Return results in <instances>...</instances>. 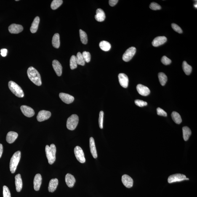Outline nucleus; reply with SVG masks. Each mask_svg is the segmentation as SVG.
I'll return each mask as SVG.
<instances>
[{
	"mask_svg": "<svg viewBox=\"0 0 197 197\" xmlns=\"http://www.w3.org/2000/svg\"><path fill=\"white\" fill-rule=\"evenodd\" d=\"M122 181L123 185L127 188L132 187L133 185V180L127 174L123 175L122 178Z\"/></svg>",
	"mask_w": 197,
	"mask_h": 197,
	"instance_id": "nucleus-11",
	"label": "nucleus"
},
{
	"mask_svg": "<svg viewBox=\"0 0 197 197\" xmlns=\"http://www.w3.org/2000/svg\"><path fill=\"white\" fill-rule=\"evenodd\" d=\"M171 116L174 122L177 124H180L182 122V119L180 114L177 112L174 111L172 112Z\"/></svg>",
	"mask_w": 197,
	"mask_h": 197,
	"instance_id": "nucleus-30",
	"label": "nucleus"
},
{
	"mask_svg": "<svg viewBox=\"0 0 197 197\" xmlns=\"http://www.w3.org/2000/svg\"><path fill=\"white\" fill-rule=\"evenodd\" d=\"M118 79L120 85L123 87L126 88L129 84V78L126 74L121 73L118 75Z\"/></svg>",
	"mask_w": 197,
	"mask_h": 197,
	"instance_id": "nucleus-13",
	"label": "nucleus"
},
{
	"mask_svg": "<svg viewBox=\"0 0 197 197\" xmlns=\"http://www.w3.org/2000/svg\"><path fill=\"white\" fill-rule=\"evenodd\" d=\"M59 97L62 101L67 104L73 103L74 100V97L73 96L64 93H60L59 94Z\"/></svg>",
	"mask_w": 197,
	"mask_h": 197,
	"instance_id": "nucleus-12",
	"label": "nucleus"
},
{
	"mask_svg": "<svg viewBox=\"0 0 197 197\" xmlns=\"http://www.w3.org/2000/svg\"><path fill=\"white\" fill-rule=\"evenodd\" d=\"M194 6L195 7V8H196V9H197V4H195L194 5Z\"/></svg>",
	"mask_w": 197,
	"mask_h": 197,
	"instance_id": "nucleus-47",
	"label": "nucleus"
},
{
	"mask_svg": "<svg viewBox=\"0 0 197 197\" xmlns=\"http://www.w3.org/2000/svg\"><path fill=\"white\" fill-rule=\"evenodd\" d=\"M167 41V38L165 36L157 37L153 40L152 42V44L153 46L157 47L162 45Z\"/></svg>",
	"mask_w": 197,
	"mask_h": 197,
	"instance_id": "nucleus-16",
	"label": "nucleus"
},
{
	"mask_svg": "<svg viewBox=\"0 0 197 197\" xmlns=\"http://www.w3.org/2000/svg\"><path fill=\"white\" fill-rule=\"evenodd\" d=\"M9 89L13 94L18 97L22 98L24 96L23 91L21 88L14 81H10L8 83Z\"/></svg>",
	"mask_w": 197,
	"mask_h": 197,
	"instance_id": "nucleus-4",
	"label": "nucleus"
},
{
	"mask_svg": "<svg viewBox=\"0 0 197 197\" xmlns=\"http://www.w3.org/2000/svg\"><path fill=\"white\" fill-rule=\"evenodd\" d=\"M3 152V146L2 144H0V158L2 156Z\"/></svg>",
	"mask_w": 197,
	"mask_h": 197,
	"instance_id": "nucleus-46",
	"label": "nucleus"
},
{
	"mask_svg": "<svg viewBox=\"0 0 197 197\" xmlns=\"http://www.w3.org/2000/svg\"><path fill=\"white\" fill-rule=\"evenodd\" d=\"M104 112L103 111H101L99 113V127L101 129L103 128V122Z\"/></svg>",
	"mask_w": 197,
	"mask_h": 197,
	"instance_id": "nucleus-36",
	"label": "nucleus"
},
{
	"mask_svg": "<svg viewBox=\"0 0 197 197\" xmlns=\"http://www.w3.org/2000/svg\"><path fill=\"white\" fill-rule=\"evenodd\" d=\"M65 180L67 185L70 188H72L74 186L75 182H76V180H75L74 176L70 174H66L65 176Z\"/></svg>",
	"mask_w": 197,
	"mask_h": 197,
	"instance_id": "nucleus-19",
	"label": "nucleus"
},
{
	"mask_svg": "<svg viewBox=\"0 0 197 197\" xmlns=\"http://www.w3.org/2000/svg\"><path fill=\"white\" fill-rule=\"evenodd\" d=\"M137 89L139 94L144 96L148 95L150 92L149 89L148 87L141 84L138 85Z\"/></svg>",
	"mask_w": 197,
	"mask_h": 197,
	"instance_id": "nucleus-14",
	"label": "nucleus"
},
{
	"mask_svg": "<svg viewBox=\"0 0 197 197\" xmlns=\"http://www.w3.org/2000/svg\"><path fill=\"white\" fill-rule=\"evenodd\" d=\"M171 26H172V27L173 29H174L175 31L180 34L182 33V29H181L180 27L178 25L176 24L175 23H172Z\"/></svg>",
	"mask_w": 197,
	"mask_h": 197,
	"instance_id": "nucleus-42",
	"label": "nucleus"
},
{
	"mask_svg": "<svg viewBox=\"0 0 197 197\" xmlns=\"http://www.w3.org/2000/svg\"><path fill=\"white\" fill-rule=\"evenodd\" d=\"M182 130L184 140L185 141H188L191 134V130L187 126L182 127Z\"/></svg>",
	"mask_w": 197,
	"mask_h": 197,
	"instance_id": "nucleus-28",
	"label": "nucleus"
},
{
	"mask_svg": "<svg viewBox=\"0 0 197 197\" xmlns=\"http://www.w3.org/2000/svg\"><path fill=\"white\" fill-rule=\"evenodd\" d=\"M157 114L160 116H167V113L162 109L158 107L157 109Z\"/></svg>",
	"mask_w": 197,
	"mask_h": 197,
	"instance_id": "nucleus-43",
	"label": "nucleus"
},
{
	"mask_svg": "<svg viewBox=\"0 0 197 197\" xmlns=\"http://www.w3.org/2000/svg\"><path fill=\"white\" fill-rule=\"evenodd\" d=\"M51 116L50 112L46 110H41L38 113L37 119L38 121L41 122L49 119Z\"/></svg>",
	"mask_w": 197,
	"mask_h": 197,
	"instance_id": "nucleus-9",
	"label": "nucleus"
},
{
	"mask_svg": "<svg viewBox=\"0 0 197 197\" xmlns=\"http://www.w3.org/2000/svg\"><path fill=\"white\" fill-rule=\"evenodd\" d=\"M15 184L17 192H20L22 190L23 184H22L21 177L20 174H17L15 176Z\"/></svg>",
	"mask_w": 197,
	"mask_h": 197,
	"instance_id": "nucleus-24",
	"label": "nucleus"
},
{
	"mask_svg": "<svg viewBox=\"0 0 197 197\" xmlns=\"http://www.w3.org/2000/svg\"><path fill=\"white\" fill-rule=\"evenodd\" d=\"M60 35L58 33H56L52 38V45L54 48L58 49L60 47Z\"/></svg>",
	"mask_w": 197,
	"mask_h": 197,
	"instance_id": "nucleus-26",
	"label": "nucleus"
},
{
	"mask_svg": "<svg viewBox=\"0 0 197 197\" xmlns=\"http://www.w3.org/2000/svg\"><path fill=\"white\" fill-rule=\"evenodd\" d=\"M1 55L2 56L4 57L7 56V50L6 49H2L1 50Z\"/></svg>",
	"mask_w": 197,
	"mask_h": 197,
	"instance_id": "nucleus-44",
	"label": "nucleus"
},
{
	"mask_svg": "<svg viewBox=\"0 0 197 197\" xmlns=\"http://www.w3.org/2000/svg\"><path fill=\"white\" fill-rule=\"evenodd\" d=\"M63 3L62 0H54L52 1L51 4V8L53 10H56L62 5Z\"/></svg>",
	"mask_w": 197,
	"mask_h": 197,
	"instance_id": "nucleus-35",
	"label": "nucleus"
},
{
	"mask_svg": "<svg viewBox=\"0 0 197 197\" xmlns=\"http://www.w3.org/2000/svg\"><path fill=\"white\" fill-rule=\"evenodd\" d=\"M42 182V178L40 174H36L34 179V188L36 191L40 190Z\"/></svg>",
	"mask_w": 197,
	"mask_h": 197,
	"instance_id": "nucleus-17",
	"label": "nucleus"
},
{
	"mask_svg": "<svg viewBox=\"0 0 197 197\" xmlns=\"http://www.w3.org/2000/svg\"><path fill=\"white\" fill-rule=\"evenodd\" d=\"M76 59L78 65L84 66L85 64V61L83 57L82 54H81V52L78 53Z\"/></svg>",
	"mask_w": 197,
	"mask_h": 197,
	"instance_id": "nucleus-33",
	"label": "nucleus"
},
{
	"mask_svg": "<svg viewBox=\"0 0 197 197\" xmlns=\"http://www.w3.org/2000/svg\"><path fill=\"white\" fill-rule=\"evenodd\" d=\"M136 52L135 48L131 47L126 51L122 56L123 60L125 62H129L135 55Z\"/></svg>",
	"mask_w": 197,
	"mask_h": 197,
	"instance_id": "nucleus-7",
	"label": "nucleus"
},
{
	"mask_svg": "<svg viewBox=\"0 0 197 197\" xmlns=\"http://www.w3.org/2000/svg\"><path fill=\"white\" fill-rule=\"evenodd\" d=\"M52 66L57 76H61L62 68L60 62L57 60H54L52 62Z\"/></svg>",
	"mask_w": 197,
	"mask_h": 197,
	"instance_id": "nucleus-18",
	"label": "nucleus"
},
{
	"mask_svg": "<svg viewBox=\"0 0 197 197\" xmlns=\"http://www.w3.org/2000/svg\"><path fill=\"white\" fill-rule=\"evenodd\" d=\"M150 9L153 10H159L161 9V6L159 4L155 2L151 3L149 6Z\"/></svg>",
	"mask_w": 197,
	"mask_h": 197,
	"instance_id": "nucleus-39",
	"label": "nucleus"
},
{
	"mask_svg": "<svg viewBox=\"0 0 197 197\" xmlns=\"http://www.w3.org/2000/svg\"><path fill=\"white\" fill-rule=\"evenodd\" d=\"M99 47L100 48L105 52L110 50L111 48V45L108 42L103 41L100 42L99 44Z\"/></svg>",
	"mask_w": 197,
	"mask_h": 197,
	"instance_id": "nucleus-27",
	"label": "nucleus"
},
{
	"mask_svg": "<svg viewBox=\"0 0 197 197\" xmlns=\"http://www.w3.org/2000/svg\"><path fill=\"white\" fill-rule=\"evenodd\" d=\"M78 117L76 114L72 115L67 119V127L70 130H74L76 129L78 123Z\"/></svg>",
	"mask_w": 197,
	"mask_h": 197,
	"instance_id": "nucleus-5",
	"label": "nucleus"
},
{
	"mask_svg": "<svg viewBox=\"0 0 197 197\" xmlns=\"http://www.w3.org/2000/svg\"><path fill=\"white\" fill-rule=\"evenodd\" d=\"M9 30L11 33L18 34L23 30V27L20 25L12 24L9 27Z\"/></svg>",
	"mask_w": 197,
	"mask_h": 197,
	"instance_id": "nucleus-15",
	"label": "nucleus"
},
{
	"mask_svg": "<svg viewBox=\"0 0 197 197\" xmlns=\"http://www.w3.org/2000/svg\"><path fill=\"white\" fill-rule=\"evenodd\" d=\"M82 55L85 62L89 63V62H90L91 56L89 52L84 51Z\"/></svg>",
	"mask_w": 197,
	"mask_h": 197,
	"instance_id": "nucleus-37",
	"label": "nucleus"
},
{
	"mask_svg": "<svg viewBox=\"0 0 197 197\" xmlns=\"http://www.w3.org/2000/svg\"><path fill=\"white\" fill-rule=\"evenodd\" d=\"M189 179L187 178L186 176L183 174H176L169 176L168 178V182L169 183H172L173 182H180L185 180H189Z\"/></svg>",
	"mask_w": 197,
	"mask_h": 197,
	"instance_id": "nucleus-6",
	"label": "nucleus"
},
{
	"mask_svg": "<svg viewBox=\"0 0 197 197\" xmlns=\"http://www.w3.org/2000/svg\"><path fill=\"white\" fill-rule=\"evenodd\" d=\"M89 147L91 154L94 158H97V152L96 149L95 142L93 138L91 137L89 138Z\"/></svg>",
	"mask_w": 197,
	"mask_h": 197,
	"instance_id": "nucleus-21",
	"label": "nucleus"
},
{
	"mask_svg": "<svg viewBox=\"0 0 197 197\" xmlns=\"http://www.w3.org/2000/svg\"><path fill=\"white\" fill-rule=\"evenodd\" d=\"M74 153L76 159L79 162L84 163L86 162L84 152L82 149L79 146H76L74 149Z\"/></svg>",
	"mask_w": 197,
	"mask_h": 197,
	"instance_id": "nucleus-8",
	"label": "nucleus"
},
{
	"mask_svg": "<svg viewBox=\"0 0 197 197\" xmlns=\"http://www.w3.org/2000/svg\"><path fill=\"white\" fill-rule=\"evenodd\" d=\"M78 64L77 62L76 56L74 55L72 56L70 60V68L72 70L76 69L77 67Z\"/></svg>",
	"mask_w": 197,
	"mask_h": 197,
	"instance_id": "nucleus-34",
	"label": "nucleus"
},
{
	"mask_svg": "<svg viewBox=\"0 0 197 197\" xmlns=\"http://www.w3.org/2000/svg\"><path fill=\"white\" fill-rule=\"evenodd\" d=\"M18 137L17 133L14 131H10L6 136V141L9 144H12L16 140Z\"/></svg>",
	"mask_w": 197,
	"mask_h": 197,
	"instance_id": "nucleus-20",
	"label": "nucleus"
},
{
	"mask_svg": "<svg viewBox=\"0 0 197 197\" xmlns=\"http://www.w3.org/2000/svg\"><path fill=\"white\" fill-rule=\"evenodd\" d=\"M3 196L4 197H11L9 189L5 185L3 187Z\"/></svg>",
	"mask_w": 197,
	"mask_h": 197,
	"instance_id": "nucleus-38",
	"label": "nucleus"
},
{
	"mask_svg": "<svg viewBox=\"0 0 197 197\" xmlns=\"http://www.w3.org/2000/svg\"><path fill=\"white\" fill-rule=\"evenodd\" d=\"M27 74L29 78L36 85L40 86L42 84L40 75L36 69L30 67L27 70Z\"/></svg>",
	"mask_w": 197,
	"mask_h": 197,
	"instance_id": "nucleus-1",
	"label": "nucleus"
},
{
	"mask_svg": "<svg viewBox=\"0 0 197 197\" xmlns=\"http://www.w3.org/2000/svg\"><path fill=\"white\" fill-rule=\"evenodd\" d=\"M21 110L24 115L28 117H31L34 115V111L33 109L27 105H22L21 107Z\"/></svg>",
	"mask_w": 197,
	"mask_h": 197,
	"instance_id": "nucleus-10",
	"label": "nucleus"
},
{
	"mask_svg": "<svg viewBox=\"0 0 197 197\" xmlns=\"http://www.w3.org/2000/svg\"><path fill=\"white\" fill-rule=\"evenodd\" d=\"M135 103L136 105L140 107L146 106L148 105L146 102L140 100H136L135 101Z\"/></svg>",
	"mask_w": 197,
	"mask_h": 197,
	"instance_id": "nucleus-41",
	"label": "nucleus"
},
{
	"mask_svg": "<svg viewBox=\"0 0 197 197\" xmlns=\"http://www.w3.org/2000/svg\"><path fill=\"white\" fill-rule=\"evenodd\" d=\"M158 78L160 84L162 86H164L166 84L167 81V77L164 73H160L158 74Z\"/></svg>",
	"mask_w": 197,
	"mask_h": 197,
	"instance_id": "nucleus-31",
	"label": "nucleus"
},
{
	"mask_svg": "<svg viewBox=\"0 0 197 197\" xmlns=\"http://www.w3.org/2000/svg\"><path fill=\"white\" fill-rule=\"evenodd\" d=\"M182 69L185 74L187 75H190L192 71V67L191 66L188 64L187 62L184 61L182 65Z\"/></svg>",
	"mask_w": 197,
	"mask_h": 197,
	"instance_id": "nucleus-29",
	"label": "nucleus"
},
{
	"mask_svg": "<svg viewBox=\"0 0 197 197\" xmlns=\"http://www.w3.org/2000/svg\"><path fill=\"white\" fill-rule=\"evenodd\" d=\"M105 14L103 10L101 9H97L96 11V14L95 15L96 20L97 21L102 22L105 20Z\"/></svg>",
	"mask_w": 197,
	"mask_h": 197,
	"instance_id": "nucleus-22",
	"label": "nucleus"
},
{
	"mask_svg": "<svg viewBox=\"0 0 197 197\" xmlns=\"http://www.w3.org/2000/svg\"><path fill=\"white\" fill-rule=\"evenodd\" d=\"M58 180L56 178L53 179L50 181L48 190L50 193H53L56 190L58 185Z\"/></svg>",
	"mask_w": 197,
	"mask_h": 197,
	"instance_id": "nucleus-23",
	"label": "nucleus"
},
{
	"mask_svg": "<svg viewBox=\"0 0 197 197\" xmlns=\"http://www.w3.org/2000/svg\"><path fill=\"white\" fill-rule=\"evenodd\" d=\"M118 1V0H110L109 1V4L110 6H114L117 4Z\"/></svg>",
	"mask_w": 197,
	"mask_h": 197,
	"instance_id": "nucleus-45",
	"label": "nucleus"
},
{
	"mask_svg": "<svg viewBox=\"0 0 197 197\" xmlns=\"http://www.w3.org/2000/svg\"><path fill=\"white\" fill-rule=\"evenodd\" d=\"M21 157V152L18 151L14 153L11 158L10 163V168L12 174H14L16 170L17 166L20 161Z\"/></svg>",
	"mask_w": 197,
	"mask_h": 197,
	"instance_id": "nucleus-3",
	"label": "nucleus"
},
{
	"mask_svg": "<svg viewBox=\"0 0 197 197\" xmlns=\"http://www.w3.org/2000/svg\"><path fill=\"white\" fill-rule=\"evenodd\" d=\"M81 42L84 44H87L88 42V38L87 34L83 30L80 29L79 30Z\"/></svg>",
	"mask_w": 197,
	"mask_h": 197,
	"instance_id": "nucleus-32",
	"label": "nucleus"
},
{
	"mask_svg": "<svg viewBox=\"0 0 197 197\" xmlns=\"http://www.w3.org/2000/svg\"><path fill=\"white\" fill-rule=\"evenodd\" d=\"M56 148L54 144H51L50 146L47 145L45 147V152L48 161L50 164H53L56 160Z\"/></svg>",
	"mask_w": 197,
	"mask_h": 197,
	"instance_id": "nucleus-2",
	"label": "nucleus"
},
{
	"mask_svg": "<svg viewBox=\"0 0 197 197\" xmlns=\"http://www.w3.org/2000/svg\"><path fill=\"white\" fill-rule=\"evenodd\" d=\"M40 19L38 17H37L34 20L31 26L30 27V30L31 33H34L36 32L38 30V25L40 23Z\"/></svg>",
	"mask_w": 197,
	"mask_h": 197,
	"instance_id": "nucleus-25",
	"label": "nucleus"
},
{
	"mask_svg": "<svg viewBox=\"0 0 197 197\" xmlns=\"http://www.w3.org/2000/svg\"><path fill=\"white\" fill-rule=\"evenodd\" d=\"M161 61L162 63L163 64L166 65L170 64L171 63V62H172L171 59L168 58L166 57V56H163L162 58Z\"/></svg>",
	"mask_w": 197,
	"mask_h": 197,
	"instance_id": "nucleus-40",
	"label": "nucleus"
}]
</instances>
